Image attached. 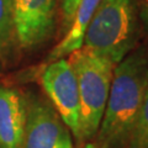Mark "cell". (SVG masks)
I'll list each match as a JSON object with an SVG mask.
<instances>
[{
  "instance_id": "obj_1",
  "label": "cell",
  "mask_w": 148,
  "mask_h": 148,
  "mask_svg": "<svg viewBox=\"0 0 148 148\" xmlns=\"http://www.w3.org/2000/svg\"><path fill=\"white\" fill-rule=\"evenodd\" d=\"M148 88V49L140 47L114 68L109 98L96 133L99 148H125Z\"/></svg>"
},
{
  "instance_id": "obj_2",
  "label": "cell",
  "mask_w": 148,
  "mask_h": 148,
  "mask_svg": "<svg viewBox=\"0 0 148 148\" xmlns=\"http://www.w3.org/2000/svg\"><path fill=\"white\" fill-rule=\"evenodd\" d=\"M141 35L136 0H101L83 46L117 64L135 49Z\"/></svg>"
},
{
  "instance_id": "obj_3",
  "label": "cell",
  "mask_w": 148,
  "mask_h": 148,
  "mask_svg": "<svg viewBox=\"0 0 148 148\" xmlns=\"http://www.w3.org/2000/svg\"><path fill=\"white\" fill-rule=\"evenodd\" d=\"M79 90V143L96 136L104 116L116 64L83 46L69 54Z\"/></svg>"
},
{
  "instance_id": "obj_4",
  "label": "cell",
  "mask_w": 148,
  "mask_h": 148,
  "mask_svg": "<svg viewBox=\"0 0 148 148\" xmlns=\"http://www.w3.org/2000/svg\"><path fill=\"white\" fill-rule=\"evenodd\" d=\"M22 148H73L67 125L48 101L37 95L26 98V123Z\"/></svg>"
},
{
  "instance_id": "obj_5",
  "label": "cell",
  "mask_w": 148,
  "mask_h": 148,
  "mask_svg": "<svg viewBox=\"0 0 148 148\" xmlns=\"http://www.w3.org/2000/svg\"><path fill=\"white\" fill-rule=\"evenodd\" d=\"M41 83L53 108L79 142V90L75 73L68 59L48 63L41 75Z\"/></svg>"
},
{
  "instance_id": "obj_6",
  "label": "cell",
  "mask_w": 148,
  "mask_h": 148,
  "mask_svg": "<svg viewBox=\"0 0 148 148\" xmlns=\"http://www.w3.org/2000/svg\"><path fill=\"white\" fill-rule=\"evenodd\" d=\"M58 0H12L16 42L32 49L53 35L57 22Z\"/></svg>"
},
{
  "instance_id": "obj_7",
  "label": "cell",
  "mask_w": 148,
  "mask_h": 148,
  "mask_svg": "<svg viewBox=\"0 0 148 148\" xmlns=\"http://www.w3.org/2000/svg\"><path fill=\"white\" fill-rule=\"evenodd\" d=\"M25 123L26 98L0 84V148H22Z\"/></svg>"
},
{
  "instance_id": "obj_8",
  "label": "cell",
  "mask_w": 148,
  "mask_h": 148,
  "mask_svg": "<svg viewBox=\"0 0 148 148\" xmlns=\"http://www.w3.org/2000/svg\"><path fill=\"white\" fill-rule=\"evenodd\" d=\"M101 0H80L75 12H74L73 20L68 27V31L63 40L56 47L51 51L47 57V64L51 62L58 61L67 57L74 51L83 47L84 43V36L86 29L99 6Z\"/></svg>"
},
{
  "instance_id": "obj_9",
  "label": "cell",
  "mask_w": 148,
  "mask_h": 148,
  "mask_svg": "<svg viewBox=\"0 0 148 148\" xmlns=\"http://www.w3.org/2000/svg\"><path fill=\"white\" fill-rule=\"evenodd\" d=\"M16 42L12 0H0V61H6Z\"/></svg>"
},
{
  "instance_id": "obj_10",
  "label": "cell",
  "mask_w": 148,
  "mask_h": 148,
  "mask_svg": "<svg viewBox=\"0 0 148 148\" xmlns=\"http://www.w3.org/2000/svg\"><path fill=\"white\" fill-rule=\"evenodd\" d=\"M125 148H148V88Z\"/></svg>"
},
{
  "instance_id": "obj_11",
  "label": "cell",
  "mask_w": 148,
  "mask_h": 148,
  "mask_svg": "<svg viewBox=\"0 0 148 148\" xmlns=\"http://www.w3.org/2000/svg\"><path fill=\"white\" fill-rule=\"evenodd\" d=\"M80 0H62V15H63V22L64 26L69 27L73 20L74 12H75Z\"/></svg>"
},
{
  "instance_id": "obj_12",
  "label": "cell",
  "mask_w": 148,
  "mask_h": 148,
  "mask_svg": "<svg viewBox=\"0 0 148 148\" xmlns=\"http://www.w3.org/2000/svg\"><path fill=\"white\" fill-rule=\"evenodd\" d=\"M140 21L148 31V0H136Z\"/></svg>"
},
{
  "instance_id": "obj_13",
  "label": "cell",
  "mask_w": 148,
  "mask_h": 148,
  "mask_svg": "<svg viewBox=\"0 0 148 148\" xmlns=\"http://www.w3.org/2000/svg\"><path fill=\"white\" fill-rule=\"evenodd\" d=\"M79 148H99V147L96 146L95 143H92V142H86V143H83Z\"/></svg>"
}]
</instances>
